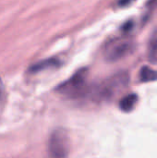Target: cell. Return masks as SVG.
<instances>
[{"label": "cell", "instance_id": "6da1fadb", "mask_svg": "<svg viewBox=\"0 0 157 158\" xmlns=\"http://www.w3.org/2000/svg\"><path fill=\"white\" fill-rule=\"evenodd\" d=\"M70 142L67 131L56 129L49 136L47 143V158H68Z\"/></svg>", "mask_w": 157, "mask_h": 158}, {"label": "cell", "instance_id": "7a4b0ae2", "mask_svg": "<svg viewBox=\"0 0 157 158\" xmlns=\"http://www.w3.org/2000/svg\"><path fill=\"white\" fill-rule=\"evenodd\" d=\"M87 69H81L77 71L68 81L57 87V92L68 97H80L87 93Z\"/></svg>", "mask_w": 157, "mask_h": 158}, {"label": "cell", "instance_id": "3957f363", "mask_svg": "<svg viewBox=\"0 0 157 158\" xmlns=\"http://www.w3.org/2000/svg\"><path fill=\"white\" fill-rule=\"evenodd\" d=\"M134 50V43L129 39H117L111 42L105 49V56L109 62H116L128 56Z\"/></svg>", "mask_w": 157, "mask_h": 158}, {"label": "cell", "instance_id": "277c9868", "mask_svg": "<svg viewBox=\"0 0 157 158\" xmlns=\"http://www.w3.org/2000/svg\"><path fill=\"white\" fill-rule=\"evenodd\" d=\"M128 81L129 76L126 72L118 73L113 77L109 78L103 84H101L96 90V94L101 98L110 97L117 89L126 86Z\"/></svg>", "mask_w": 157, "mask_h": 158}, {"label": "cell", "instance_id": "5b68a950", "mask_svg": "<svg viewBox=\"0 0 157 158\" xmlns=\"http://www.w3.org/2000/svg\"><path fill=\"white\" fill-rule=\"evenodd\" d=\"M60 65H61L60 60H58L57 58H55V57H51V58H47V59H44V60H42L40 62L33 64L30 68V71L31 73H37L40 71L59 68Z\"/></svg>", "mask_w": 157, "mask_h": 158}, {"label": "cell", "instance_id": "8992f818", "mask_svg": "<svg viewBox=\"0 0 157 158\" xmlns=\"http://www.w3.org/2000/svg\"><path fill=\"white\" fill-rule=\"evenodd\" d=\"M147 58L151 64L157 65V27L153 31L148 42Z\"/></svg>", "mask_w": 157, "mask_h": 158}, {"label": "cell", "instance_id": "52a82bcc", "mask_svg": "<svg viewBox=\"0 0 157 158\" xmlns=\"http://www.w3.org/2000/svg\"><path fill=\"white\" fill-rule=\"evenodd\" d=\"M138 102V96L135 94H130L123 97L119 102V107L124 112H130L135 107Z\"/></svg>", "mask_w": 157, "mask_h": 158}, {"label": "cell", "instance_id": "ba28073f", "mask_svg": "<svg viewBox=\"0 0 157 158\" xmlns=\"http://www.w3.org/2000/svg\"><path fill=\"white\" fill-rule=\"evenodd\" d=\"M140 79L143 82L157 81V70H155L149 67H143L140 71Z\"/></svg>", "mask_w": 157, "mask_h": 158}, {"label": "cell", "instance_id": "9c48e42d", "mask_svg": "<svg viewBox=\"0 0 157 158\" xmlns=\"http://www.w3.org/2000/svg\"><path fill=\"white\" fill-rule=\"evenodd\" d=\"M134 0H118V6H121V7H124V6H129L130 4H131V2H133Z\"/></svg>", "mask_w": 157, "mask_h": 158}]
</instances>
